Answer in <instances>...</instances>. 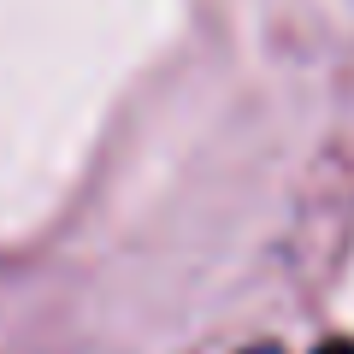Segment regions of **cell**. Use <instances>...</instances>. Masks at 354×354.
I'll list each match as a JSON object with an SVG mask.
<instances>
[{
	"mask_svg": "<svg viewBox=\"0 0 354 354\" xmlns=\"http://www.w3.org/2000/svg\"><path fill=\"white\" fill-rule=\"evenodd\" d=\"M313 354H354V337H330V342H319Z\"/></svg>",
	"mask_w": 354,
	"mask_h": 354,
	"instance_id": "cell-1",
	"label": "cell"
},
{
	"mask_svg": "<svg viewBox=\"0 0 354 354\" xmlns=\"http://www.w3.org/2000/svg\"><path fill=\"white\" fill-rule=\"evenodd\" d=\"M242 354H283V348H272V342H260V348H242Z\"/></svg>",
	"mask_w": 354,
	"mask_h": 354,
	"instance_id": "cell-2",
	"label": "cell"
}]
</instances>
